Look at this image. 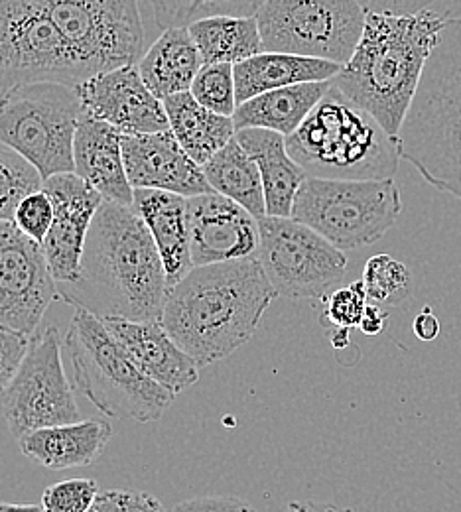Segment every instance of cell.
<instances>
[{
	"instance_id": "ac0fdd59",
	"label": "cell",
	"mask_w": 461,
	"mask_h": 512,
	"mask_svg": "<svg viewBox=\"0 0 461 512\" xmlns=\"http://www.w3.org/2000/svg\"><path fill=\"white\" fill-rule=\"evenodd\" d=\"M123 156L134 190H160L184 197L213 193L203 168L188 156L172 130L123 134Z\"/></svg>"
},
{
	"instance_id": "7c38bea8",
	"label": "cell",
	"mask_w": 461,
	"mask_h": 512,
	"mask_svg": "<svg viewBox=\"0 0 461 512\" xmlns=\"http://www.w3.org/2000/svg\"><path fill=\"white\" fill-rule=\"evenodd\" d=\"M66 38L89 77L136 65L144 28L138 0H36Z\"/></svg>"
},
{
	"instance_id": "8fae6325",
	"label": "cell",
	"mask_w": 461,
	"mask_h": 512,
	"mask_svg": "<svg viewBox=\"0 0 461 512\" xmlns=\"http://www.w3.org/2000/svg\"><path fill=\"white\" fill-rule=\"evenodd\" d=\"M257 258L278 298L322 300L341 284L347 256L312 227L292 217L259 219Z\"/></svg>"
},
{
	"instance_id": "9a60e30c",
	"label": "cell",
	"mask_w": 461,
	"mask_h": 512,
	"mask_svg": "<svg viewBox=\"0 0 461 512\" xmlns=\"http://www.w3.org/2000/svg\"><path fill=\"white\" fill-rule=\"evenodd\" d=\"M77 93L85 117L109 123L123 134L170 130L164 101L148 89L136 65L97 73L79 83Z\"/></svg>"
},
{
	"instance_id": "d6986e66",
	"label": "cell",
	"mask_w": 461,
	"mask_h": 512,
	"mask_svg": "<svg viewBox=\"0 0 461 512\" xmlns=\"http://www.w3.org/2000/svg\"><path fill=\"white\" fill-rule=\"evenodd\" d=\"M129 353L132 363L154 383L178 396L199 381V365L172 339L162 321L101 320Z\"/></svg>"
},
{
	"instance_id": "277c9868",
	"label": "cell",
	"mask_w": 461,
	"mask_h": 512,
	"mask_svg": "<svg viewBox=\"0 0 461 512\" xmlns=\"http://www.w3.org/2000/svg\"><path fill=\"white\" fill-rule=\"evenodd\" d=\"M400 158L461 201V18H448L398 134Z\"/></svg>"
},
{
	"instance_id": "836d02e7",
	"label": "cell",
	"mask_w": 461,
	"mask_h": 512,
	"mask_svg": "<svg viewBox=\"0 0 461 512\" xmlns=\"http://www.w3.org/2000/svg\"><path fill=\"white\" fill-rule=\"evenodd\" d=\"M97 495L95 479H67L44 491L42 507L46 512H91Z\"/></svg>"
},
{
	"instance_id": "e575fe53",
	"label": "cell",
	"mask_w": 461,
	"mask_h": 512,
	"mask_svg": "<svg viewBox=\"0 0 461 512\" xmlns=\"http://www.w3.org/2000/svg\"><path fill=\"white\" fill-rule=\"evenodd\" d=\"M367 306V292L363 288V282L357 280L345 288H337L331 292L324 308V321L337 329H355L363 320Z\"/></svg>"
},
{
	"instance_id": "ee69618b",
	"label": "cell",
	"mask_w": 461,
	"mask_h": 512,
	"mask_svg": "<svg viewBox=\"0 0 461 512\" xmlns=\"http://www.w3.org/2000/svg\"><path fill=\"white\" fill-rule=\"evenodd\" d=\"M0 512H46L42 505H12L0 503Z\"/></svg>"
},
{
	"instance_id": "83f0119b",
	"label": "cell",
	"mask_w": 461,
	"mask_h": 512,
	"mask_svg": "<svg viewBox=\"0 0 461 512\" xmlns=\"http://www.w3.org/2000/svg\"><path fill=\"white\" fill-rule=\"evenodd\" d=\"M203 64H241L264 52L257 16H209L188 26Z\"/></svg>"
},
{
	"instance_id": "3957f363",
	"label": "cell",
	"mask_w": 461,
	"mask_h": 512,
	"mask_svg": "<svg viewBox=\"0 0 461 512\" xmlns=\"http://www.w3.org/2000/svg\"><path fill=\"white\" fill-rule=\"evenodd\" d=\"M448 16L367 14L361 40L333 85L398 138Z\"/></svg>"
},
{
	"instance_id": "484cf974",
	"label": "cell",
	"mask_w": 461,
	"mask_h": 512,
	"mask_svg": "<svg viewBox=\"0 0 461 512\" xmlns=\"http://www.w3.org/2000/svg\"><path fill=\"white\" fill-rule=\"evenodd\" d=\"M331 83H300L261 93L237 107L233 115L235 128H266L290 136L324 99Z\"/></svg>"
},
{
	"instance_id": "e0dca14e",
	"label": "cell",
	"mask_w": 461,
	"mask_h": 512,
	"mask_svg": "<svg viewBox=\"0 0 461 512\" xmlns=\"http://www.w3.org/2000/svg\"><path fill=\"white\" fill-rule=\"evenodd\" d=\"M194 268L251 258L259 253V219L219 193L188 197Z\"/></svg>"
},
{
	"instance_id": "7402d4cb",
	"label": "cell",
	"mask_w": 461,
	"mask_h": 512,
	"mask_svg": "<svg viewBox=\"0 0 461 512\" xmlns=\"http://www.w3.org/2000/svg\"><path fill=\"white\" fill-rule=\"evenodd\" d=\"M113 428L105 420H79L28 432L18 440L20 451L46 469L93 465L107 448Z\"/></svg>"
},
{
	"instance_id": "5b68a950",
	"label": "cell",
	"mask_w": 461,
	"mask_h": 512,
	"mask_svg": "<svg viewBox=\"0 0 461 512\" xmlns=\"http://www.w3.org/2000/svg\"><path fill=\"white\" fill-rule=\"evenodd\" d=\"M286 146L308 176L328 180H393L402 160L398 138L333 83Z\"/></svg>"
},
{
	"instance_id": "ffe728a7",
	"label": "cell",
	"mask_w": 461,
	"mask_h": 512,
	"mask_svg": "<svg viewBox=\"0 0 461 512\" xmlns=\"http://www.w3.org/2000/svg\"><path fill=\"white\" fill-rule=\"evenodd\" d=\"M73 164V172L105 201L132 205L134 188L127 176L123 132L119 128L85 117L75 132Z\"/></svg>"
},
{
	"instance_id": "30bf717a",
	"label": "cell",
	"mask_w": 461,
	"mask_h": 512,
	"mask_svg": "<svg viewBox=\"0 0 461 512\" xmlns=\"http://www.w3.org/2000/svg\"><path fill=\"white\" fill-rule=\"evenodd\" d=\"M359 0H264L257 12L266 52L345 65L365 28Z\"/></svg>"
},
{
	"instance_id": "f546056e",
	"label": "cell",
	"mask_w": 461,
	"mask_h": 512,
	"mask_svg": "<svg viewBox=\"0 0 461 512\" xmlns=\"http://www.w3.org/2000/svg\"><path fill=\"white\" fill-rule=\"evenodd\" d=\"M263 4L264 0H150L162 30L190 26L209 16H257Z\"/></svg>"
},
{
	"instance_id": "b9f144b4",
	"label": "cell",
	"mask_w": 461,
	"mask_h": 512,
	"mask_svg": "<svg viewBox=\"0 0 461 512\" xmlns=\"http://www.w3.org/2000/svg\"><path fill=\"white\" fill-rule=\"evenodd\" d=\"M387 323H389V316L383 310V306L369 302V306L365 310V316H363V320L359 323V329L365 335H381L387 329Z\"/></svg>"
},
{
	"instance_id": "7a4b0ae2",
	"label": "cell",
	"mask_w": 461,
	"mask_h": 512,
	"mask_svg": "<svg viewBox=\"0 0 461 512\" xmlns=\"http://www.w3.org/2000/svg\"><path fill=\"white\" fill-rule=\"evenodd\" d=\"M276 298L257 256L217 262L168 290L160 321L199 367H209L255 337Z\"/></svg>"
},
{
	"instance_id": "9c48e42d",
	"label": "cell",
	"mask_w": 461,
	"mask_h": 512,
	"mask_svg": "<svg viewBox=\"0 0 461 512\" xmlns=\"http://www.w3.org/2000/svg\"><path fill=\"white\" fill-rule=\"evenodd\" d=\"M89 79L66 38L36 0H0V105L20 87Z\"/></svg>"
},
{
	"instance_id": "5bb4252c",
	"label": "cell",
	"mask_w": 461,
	"mask_h": 512,
	"mask_svg": "<svg viewBox=\"0 0 461 512\" xmlns=\"http://www.w3.org/2000/svg\"><path fill=\"white\" fill-rule=\"evenodd\" d=\"M54 300L58 282L42 245L14 221H0V325L34 335Z\"/></svg>"
},
{
	"instance_id": "4dcf8cb0",
	"label": "cell",
	"mask_w": 461,
	"mask_h": 512,
	"mask_svg": "<svg viewBox=\"0 0 461 512\" xmlns=\"http://www.w3.org/2000/svg\"><path fill=\"white\" fill-rule=\"evenodd\" d=\"M42 188L44 178L26 158L0 146V221H14L20 201Z\"/></svg>"
},
{
	"instance_id": "8d00e7d4",
	"label": "cell",
	"mask_w": 461,
	"mask_h": 512,
	"mask_svg": "<svg viewBox=\"0 0 461 512\" xmlns=\"http://www.w3.org/2000/svg\"><path fill=\"white\" fill-rule=\"evenodd\" d=\"M30 341H32V335L0 325V396L4 394L8 384L12 383L30 347Z\"/></svg>"
},
{
	"instance_id": "d4e9b609",
	"label": "cell",
	"mask_w": 461,
	"mask_h": 512,
	"mask_svg": "<svg viewBox=\"0 0 461 512\" xmlns=\"http://www.w3.org/2000/svg\"><path fill=\"white\" fill-rule=\"evenodd\" d=\"M201 65L203 60L188 26H180L166 28L136 67L148 89L164 101L190 91Z\"/></svg>"
},
{
	"instance_id": "2e32d148",
	"label": "cell",
	"mask_w": 461,
	"mask_h": 512,
	"mask_svg": "<svg viewBox=\"0 0 461 512\" xmlns=\"http://www.w3.org/2000/svg\"><path fill=\"white\" fill-rule=\"evenodd\" d=\"M44 192L54 203V223L42 243V251L56 282L67 284L79 274L85 241L103 195L75 172L44 180Z\"/></svg>"
},
{
	"instance_id": "f1b7e54d",
	"label": "cell",
	"mask_w": 461,
	"mask_h": 512,
	"mask_svg": "<svg viewBox=\"0 0 461 512\" xmlns=\"http://www.w3.org/2000/svg\"><path fill=\"white\" fill-rule=\"evenodd\" d=\"M201 168L213 192L243 205L257 219L266 215L263 178L259 166L237 138L225 144Z\"/></svg>"
},
{
	"instance_id": "8992f818",
	"label": "cell",
	"mask_w": 461,
	"mask_h": 512,
	"mask_svg": "<svg viewBox=\"0 0 461 512\" xmlns=\"http://www.w3.org/2000/svg\"><path fill=\"white\" fill-rule=\"evenodd\" d=\"M66 351L75 388L111 418L156 422L176 398L148 379L105 323L85 310L75 308Z\"/></svg>"
},
{
	"instance_id": "44dd1931",
	"label": "cell",
	"mask_w": 461,
	"mask_h": 512,
	"mask_svg": "<svg viewBox=\"0 0 461 512\" xmlns=\"http://www.w3.org/2000/svg\"><path fill=\"white\" fill-rule=\"evenodd\" d=\"M132 207L154 239L170 290L194 270L188 197L160 190H134Z\"/></svg>"
},
{
	"instance_id": "4fadbf2b",
	"label": "cell",
	"mask_w": 461,
	"mask_h": 512,
	"mask_svg": "<svg viewBox=\"0 0 461 512\" xmlns=\"http://www.w3.org/2000/svg\"><path fill=\"white\" fill-rule=\"evenodd\" d=\"M0 404L8 432L16 440L38 428L81 420L62 363L60 333L54 325L32 335L12 383L0 396Z\"/></svg>"
},
{
	"instance_id": "7bdbcfd3",
	"label": "cell",
	"mask_w": 461,
	"mask_h": 512,
	"mask_svg": "<svg viewBox=\"0 0 461 512\" xmlns=\"http://www.w3.org/2000/svg\"><path fill=\"white\" fill-rule=\"evenodd\" d=\"M286 512H355L345 507H335L330 503H316V501H292Z\"/></svg>"
},
{
	"instance_id": "cb8c5ba5",
	"label": "cell",
	"mask_w": 461,
	"mask_h": 512,
	"mask_svg": "<svg viewBox=\"0 0 461 512\" xmlns=\"http://www.w3.org/2000/svg\"><path fill=\"white\" fill-rule=\"evenodd\" d=\"M343 65L306 58L286 52H261L235 65L237 103H245L261 93L316 81H333Z\"/></svg>"
},
{
	"instance_id": "ba28073f",
	"label": "cell",
	"mask_w": 461,
	"mask_h": 512,
	"mask_svg": "<svg viewBox=\"0 0 461 512\" xmlns=\"http://www.w3.org/2000/svg\"><path fill=\"white\" fill-rule=\"evenodd\" d=\"M85 119L77 87L32 83L0 105V144L26 158L44 180L73 172V142Z\"/></svg>"
},
{
	"instance_id": "52a82bcc",
	"label": "cell",
	"mask_w": 461,
	"mask_h": 512,
	"mask_svg": "<svg viewBox=\"0 0 461 512\" xmlns=\"http://www.w3.org/2000/svg\"><path fill=\"white\" fill-rule=\"evenodd\" d=\"M402 213L393 180H328L308 176L296 193L292 219L312 227L339 251L381 241Z\"/></svg>"
},
{
	"instance_id": "f6af8a7d",
	"label": "cell",
	"mask_w": 461,
	"mask_h": 512,
	"mask_svg": "<svg viewBox=\"0 0 461 512\" xmlns=\"http://www.w3.org/2000/svg\"><path fill=\"white\" fill-rule=\"evenodd\" d=\"M331 341H333V347H335V349H343V347L349 343V329H339V331L331 337Z\"/></svg>"
},
{
	"instance_id": "6da1fadb",
	"label": "cell",
	"mask_w": 461,
	"mask_h": 512,
	"mask_svg": "<svg viewBox=\"0 0 461 512\" xmlns=\"http://www.w3.org/2000/svg\"><path fill=\"white\" fill-rule=\"evenodd\" d=\"M168 282L154 239L132 205L101 203L73 282L58 298L99 320L160 321Z\"/></svg>"
},
{
	"instance_id": "74e56055",
	"label": "cell",
	"mask_w": 461,
	"mask_h": 512,
	"mask_svg": "<svg viewBox=\"0 0 461 512\" xmlns=\"http://www.w3.org/2000/svg\"><path fill=\"white\" fill-rule=\"evenodd\" d=\"M91 512H166L160 499L144 491L99 493Z\"/></svg>"
},
{
	"instance_id": "f35d334b",
	"label": "cell",
	"mask_w": 461,
	"mask_h": 512,
	"mask_svg": "<svg viewBox=\"0 0 461 512\" xmlns=\"http://www.w3.org/2000/svg\"><path fill=\"white\" fill-rule=\"evenodd\" d=\"M174 512H257L237 497H198L180 503Z\"/></svg>"
},
{
	"instance_id": "d6a6232c",
	"label": "cell",
	"mask_w": 461,
	"mask_h": 512,
	"mask_svg": "<svg viewBox=\"0 0 461 512\" xmlns=\"http://www.w3.org/2000/svg\"><path fill=\"white\" fill-rule=\"evenodd\" d=\"M190 93L205 109L233 119V115L239 107L237 87H235V65H201V69L192 83Z\"/></svg>"
},
{
	"instance_id": "603a6c76",
	"label": "cell",
	"mask_w": 461,
	"mask_h": 512,
	"mask_svg": "<svg viewBox=\"0 0 461 512\" xmlns=\"http://www.w3.org/2000/svg\"><path fill=\"white\" fill-rule=\"evenodd\" d=\"M235 138L253 156L263 178L266 215L292 217L296 193L308 174L290 156L286 136L266 128H241Z\"/></svg>"
},
{
	"instance_id": "1f68e13d",
	"label": "cell",
	"mask_w": 461,
	"mask_h": 512,
	"mask_svg": "<svg viewBox=\"0 0 461 512\" xmlns=\"http://www.w3.org/2000/svg\"><path fill=\"white\" fill-rule=\"evenodd\" d=\"M361 282L369 302L383 308H395L402 304L410 292L408 268L391 255L371 256L365 262Z\"/></svg>"
},
{
	"instance_id": "4316f807",
	"label": "cell",
	"mask_w": 461,
	"mask_h": 512,
	"mask_svg": "<svg viewBox=\"0 0 461 512\" xmlns=\"http://www.w3.org/2000/svg\"><path fill=\"white\" fill-rule=\"evenodd\" d=\"M164 109L172 134L199 166L213 158L237 134L231 117H223L205 109L190 91L166 97Z\"/></svg>"
},
{
	"instance_id": "ab89813d",
	"label": "cell",
	"mask_w": 461,
	"mask_h": 512,
	"mask_svg": "<svg viewBox=\"0 0 461 512\" xmlns=\"http://www.w3.org/2000/svg\"><path fill=\"white\" fill-rule=\"evenodd\" d=\"M434 0H359L367 14H385V16H408L428 10Z\"/></svg>"
},
{
	"instance_id": "d590c367",
	"label": "cell",
	"mask_w": 461,
	"mask_h": 512,
	"mask_svg": "<svg viewBox=\"0 0 461 512\" xmlns=\"http://www.w3.org/2000/svg\"><path fill=\"white\" fill-rule=\"evenodd\" d=\"M14 223L32 241H36L38 245L44 243L54 223V203L50 195L44 192V188L40 192L30 193L20 201L14 213Z\"/></svg>"
},
{
	"instance_id": "60d3db41",
	"label": "cell",
	"mask_w": 461,
	"mask_h": 512,
	"mask_svg": "<svg viewBox=\"0 0 461 512\" xmlns=\"http://www.w3.org/2000/svg\"><path fill=\"white\" fill-rule=\"evenodd\" d=\"M412 333H414L420 341H426V343L438 339V335H440V321L434 316V312H432L430 306H426V308L414 318V321H412Z\"/></svg>"
}]
</instances>
